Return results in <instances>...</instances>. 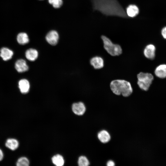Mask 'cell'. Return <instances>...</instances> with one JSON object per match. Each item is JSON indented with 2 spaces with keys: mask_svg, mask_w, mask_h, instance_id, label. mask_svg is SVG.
<instances>
[{
  "mask_svg": "<svg viewBox=\"0 0 166 166\" xmlns=\"http://www.w3.org/2000/svg\"><path fill=\"white\" fill-rule=\"evenodd\" d=\"M93 9L106 16L127 18L124 8L117 0H92Z\"/></svg>",
  "mask_w": 166,
  "mask_h": 166,
  "instance_id": "cell-1",
  "label": "cell"
},
{
  "mask_svg": "<svg viewBox=\"0 0 166 166\" xmlns=\"http://www.w3.org/2000/svg\"><path fill=\"white\" fill-rule=\"evenodd\" d=\"M110 88L114 94L123 97H128L132 93L133 89L130 83L125 80L117 79L112 81Z\"/></svg>",
  "mask_w": 166,
  "mask_h": 166,
  "instance_id": "cell-2",
  "label": "cell"
},
{
  "mask_svg": "<svg viewBox=\"0 0 166 166\" xmlns=\"http://www.w3.org/2000/svg\"><path fill=\"white\" fill-rule=\"evenodd\" d=\"M101 38L105 49L110 55L116 56L122 53V49L120 45L113 43L105 35H102Z\"/></svg>",
  "mask_w": 166,
  "mask_h": 166,
  "instance_id": "cell-3",
  "label": "cell"
},
{
  "mask_svg": "<svg viewBox=\"0 0 166 166\" xmlns=\"http://www.w3.org/2000/svg\"><path fill=\"white\" fill-rule=\"evenodd\" d=\"M137 84L139 87L144 91H147L153 80V77L150 73L140 72L137 75Z\"/></svg>",
  "mask_w": 166,
  "mask_h": 166,
  "instance_id": "cell-4",
  "label": "cell"
},
{
  "mask_svg": "<svg viewBox=\"0 0 166 166\" xmlns=\"http://www.w3.org/2000/svg\"><path fill=\"white\" fill-rule=\"evenodd\" d=\"M59 37V34L56 30H51L47 33L45 38L47 42L49 44L55 45L57 43Z\"/></svg>",
  "mask_w": 166,
  "mask_h": 166,
  "instance_id": "cell-5",
  "label": "cell"
},
{
  "mask_svg": "<svg viewBox=\"0 0 166 166\" xmlns=\"http://www.w3.org/2000/svg\"><path fill=\"white\" fill-rule=\"evenodd\" d=\"M72 109L75 114L81 115L85 112L86 108L84 104L80 102L73 103L72 105Z\"/></svg>",
  "mask_w": 166,
  "mask_h": 166,
  "instance_id": "cell-6",
  "label": "cell"
},
{
  "mask_svg": "<svg viewBox=\"0 0 166 166\" xmlns=\"http://www.w3.org/2000/svg\"><path fill=\"white\" fill-rule=\"evenodd\" d=\"M156 48L155 46L150 44L146 46L144 50V54L147 58L153 59L155 56Z\"/></svg>",
  "mask_w": 166,
  "mask_h": 166,
  "instance_id": "cell-7",
  "label": "cell"
},
{
  "mask_svg": "<svg viewBox=\"0 0 166 166\" xmlns=\"http://www.w3.org/2000/svg\"><path fill=\"white\" fill-rule=\"evenodd\" d=\"M15 68L19 73H23L27 71L29 67L26 61L22 59L18 60L15 64Z\"/></svg>",
  "mask_w": 166,
  "mask_h": 166,
  "instance_id": "cell-8",
  "label": "cell"
},
{
  "mask_svg": "<svg viewBox=\"0 0 166 166\" xmlns=\"http://www.w3.org/2000/svg\"><path fill=\"white\" fill-rule=\"evenodd\" d=\"M18 87L20 92L22 93H27L30 90V82L26 79H21L18 81Z\"/></svg>",
  "mask_w": 166,
  "mask_h": 166,
  "instance_id": "cell-9",
  "label": "cell"
},
{
  "mask_svg": "<svg viewBox=\"0 0 166 166\" xmlns=\"http://www.w3.org/2000/svg\"><path fill=\"white\" fill-rule=\"evenodd\" d=\"M91 65L95 69H100L103 67L104 61L100 56H96L92 57L90 60Z\"/></svg>",
  "mask_w": 166,
  "mask_h": 166,
  "instance_id": "cell-10",
  "label": "cell"
},
{
  "mask_svg": "<svg viewBox=\"0 0 166 166\" xmlns=\"http://www.w3.org/2000/svg\"><path fill=\"white\" fill-rule=\"evenodd\" d=\"M13 54V51L7 47H2L0 50V56L4 61L10 59Z\"/></svg>",
  "mask_w": 166,
  "mask_h": 166,
  "instance_id": "cell-11",
  "label": "cell"
},
{
  "mask_svg": "<svg viewBox=\"0 0 166 166\" xmlns=\"http://www.w3.org/2000/svg\"><path fill=\"white\" fill-rule=\"evenodd\" d=\"M126 12L128 17L132 18L138 15L139 10L136 5L130 4L127 7Z\"/></svg>",
  "mask_w": 166,
  "mask_h": 166,
  "instance_id": "cell-12",
  "label": "cell"
},
{
  "mask_svg": "<svg viewBox=\"0 0 166 166\" xmlns=\"http://www.w3.org/2000/svg\"><path fill=\"white\" fill-rule=\"evenodd\" d=\"M97 137L102 143H105L108 142L111 139V136L109 132L106 130H103L100 131L97 134Z\"/></svg>",
  "mask_w": 166,
  "mask_h": 166,
  "instance_id": "cell-13",
  "label": "cell"
},
{
  "mask_svg": "<svg viewBox=\"0 0 166 166\" xmlns=\"http://www.w3.org/2000/svg\"><path fill=\"white\" fill-rule=\"evenodd\" d=\"M25 56L26 59L31 61L36 60L38 56V52L34 49L30 48L26 50Z\"/></svg>",
  "mask_w": 166,
  "mask_h": 166,
  "instance_id": "cell-14",
  "label": "cell"
},
{
  "mask_svg": "<svg viewBox=\"0 0 166 166\" xmlns=\"http://www.w3.org/2000/svg\"><path fill=\"white\" fill-rule=\"evenodd\" d=\"M155 73L160 78L166 77V65L162 64L158 66L155 70Z\"/></svg>",
  "mask_w": 166,
  "mask_h": 166,
  "instance_id": "cell-15",
  "label": "cell"
},
{
  "mask_svg": "<svg viewBox=\"0 0 166 166\" xmlns=\"http://www.w3.org/2000/svg\"><path fill=\"white\" fill-rule=\"evenodd\" d=\"M19 143L18 141L14 138L7 139L5 143L6 147L12 150H15L19 146Z\"/></svg>",
  "mask_w": 166,
  "mask_h": 166,
  "instance_id": "cell-16",
  "label": "cell"
},
{
  "mask_svg": "<svg viewBox=\"0 0 166 166\" xmlns=\"http://www.w3.org/2000/svg\"><path fill=\"white\" fill-rule=\"evenodd\" d=\"M17 40L19 44L24 45L28 43L30 40L29 36L26 33L21 32L17 35Z\"/></svg>",
  "mask_w": 166,
  "mask_h": 166,
  "instance_id": "cell-17",
  "label": "cell"
},
{
  "mask_svg": "<svg viewBox=\"0 0 166 166\" xmlns=\"http://www.w3.org/2000/svg\"><path fill=\"white\" fill-rule=\"evenodd\" d=\"M53 163L57 166H63L64 163V160L62 156L57 154L54 156L52 158Z\"/></svg>",
  "mask_w": 166,
  "mask_h": 166,
  "instance_id": "cell-18",
  "label": "cell"
},
{
  "mask_svg": "<svg viewBox=\"0 0 166 166\" xmlns=\"http://www.w3.org/2000/svg\"><path fill=\"white\" fill-rule=\"evenodd\" d=\"M30 162L28 159L25 157H21L19 158L16 163L17 166H28Z\"/></svg>",
  "mask_w": 166,
  "mask_h": 166,
  "instance_id": "cell-19",
  "label": "cell"
},
{
  "mask_svg": "<svg viewBox=\"0 0 166 166\" xmlns=\"http://www.w3.org/2000/svg\"><path fill=\"white\" fill-rule=\"evenodd\" d=\"M48 1L49 4L55 9L60 8L63 4L62 0H48Z\"/></svg>",
  "mask_w": 166,
  "mask_h": 166,
  "instance_id": "cell-20",
  "label": "cell"
},
{
  "mask_svg": "<svg viewBox=\"0 0 166 166\" xmlns=\"http://www.w3.org/2000/svg\"><path fill=\"white\" fill-rule=\"evenodd\" d=\"M78 163L80 166H87L89 164L88 160L86 157L84 156H80L79 158Z\"/></svg>",
  "mask_w": 166,
  "mask_h": 166,
  "instance_id": "cell-21",
  "label": "cell"
},
{
  "mask_svg": "<svg viewBox=\"0 0 166 166\" xmlns=\"http://www.w3.org/2000/svg\"><path fill=\"white\" fill-rule=\"evenodd\" d=\"M161 33L163 37L166 39V27H164L162 29Z\"/></svg>",
  "mask_w": 166,
  "mask_h": 166,
  "instance_id": "cell-22",
  "label": "cell"
},
{
  "mask_svg": "<svg viewBox=\"0 0 166 166\" xmlns=\"http://www.w3.org/2000/svg\"><path fill=\"white\" fill-rule=\"evenodd\" d=\"M106 165L107 166H114L115 164L113 161L109 160L107 162Z\"/></svg>",
  "mask_w": 166,
  "mask_h": 166,
  "instance_id": "cell-23",
  "label": "cell"
},
{
  "mask_svg": "<svg viewBox=\"0 0 166 166\" xmlns=\"http://www.w3.org/2000/svg\"><path fill=\"white\" fill-rule=\"evenodd\" d=\"M4 155L2 150L0 148V161L3 159Z\"/></svg>",
  "mask_w": 166,
  "mask_h": 166,
  "instance_id": "cell-24",
  "label": "cell"
},
{
  "mask_svg": "<svg viewBox=\"0 0 166 166\" xmlns=\"http://www.w3.org/2000/svg\"></svg>",
  "mask_w": 166,
  "mask_h": 166,
  "instance_id": "cell-25",
  "label": "cell"
}]
</instances>
